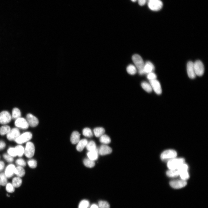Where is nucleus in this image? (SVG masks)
Instances as JSON below:
<instances>
[{
	"mask_svg": "<svg viewBox=\"0 0 208 208\" xmlns=\"http://www.w3.org/2000/svg\"><path fill=\"white\" fill-rule=\"evenodd\" d=\"M15 168L14 165L13 164H10L7 166L4 173L7 178H10L13 175Z\"/></svg>",
	"mask_w": 208,
	"mask_h": 208,
	"instance_id": "17",
	"label": "nucleus"
},
{
	"mask_svg": "<svg viewBox=\"0 0 208 208\" xmlns=\"http://www.w3.org/2000/svg\"><path fill=\"white\" fill-rule=\"evenodd\" d=\"M3 157L8 162H11L14 160L13 157L8 154H3Z\"/></svg>",
	"mask_w": 208,
	"mask_h": 208,
	"instance_id": "43",
	"label": "nucleus"
},
{
	"mask_svg": "<svg viewBox=\"0 0 208 208\" xmlns=\"http://www.w3.org/2000/svg\"><path fill=\"white\" fill-rule=\"evenodd\" d=\"M184 162V159L183 158H175L168 161L167 166L170 170H175Z\"/></svg>",
	"mask_w": 208,
	"mask_h": 208,
	"instance_id": "1",
	"label": "nucleus"
},
{
	"mask_svg": "<svg viewBox=\"0 0 208 208\" xmlns=\"http://www.w3.org/2000/svg\"><path fill=\"white\" fill-rule=\"evenodd\" d=\"M177 155L176 152L172 149H169L164 151L161 155V158L163 161H168L175 158Z\"/></svg>",
	"mask_w": 208,
	"mask_h": 208,
	"instance_id": "2",
	"label": "nucleus"
},
{
	"mask_svg": "<svg viewBox=\"0 0 208 208\" xmlns=\"http://www.w3.org/2000/svg\"><path fill=\"white\" fill-rule=\"evenodd\" d=\"M126 70L127 72L131 75L136 74L137 71V69L134 65L130 64L127 67Z\"/></svg>",
	"mask_w": 208,
	"mask_h": 208,
	"instance_id": "23",
	"label": "nucleus"
},
{
	"mask_svg": "<svg viewBox=\"0 0 208 208\" xmlns=\"http://www.w3.org/2000/svg\"><path fill=\"white\" fill-rule=\"evenodd\" d=\"M14 174L17 177H23L25 174V171L23 167L19 166L16 167L15 168Z\"/></svg>",
	"mask_w": 208,
	"mask_h": 208,
	"instance_id": "21",
	"label": "nucleus"
},
{
	"mask_svg": "<svg viewBox=\"0 0 208 208\" xmlns=\"http://www.w3.org/2000/svg\"><path fill=\"white\" fill-rule=\"evenodd\" d=\"M7 183V177L4 173H0V185L4 186Z\"/></svg>",
	"mask_w": 208,
	"mask_h": 208,
	"instance_id": "33",
	"label": "nucleus"
},
{
	"mask_svg": "<svg viewBox=\"0 0 208 208\" xmlns=\"http://www.w3.org/2000/svg\"><path fill=\"white\" fill-rule=\"evenodd\" d=\"M21 115L20 111L18 108H14L13 109L12 116L13 119L16 120L21 117Z\"/></svg>",
	"mask_w": 208,
	"mask_h": 208,
	"instance_id": "26",
	"label": "nucleus"
},
{
	"mask_svg": "<svg viewBox=\"0 0 208 208\" xmlns=\"http://www.w3.org/2000/svg\"><path fill=\"white\" fill-rule=\"evenodd\" d=\"M15 148L17 155L19 157L22 156L24 152V148L21 145H18L16 146Z\"/></svg>",
	"mask_w": 208,
	"mask_h": 208,
	"instance_id": "31",
	"label": "nucleus"
},
{
	"mask_svg": "<svg viewBox=\"0 0 208 208\" xmlns=\"http://www.w3.org/2000/svg\"><path fill=\"white\" fill-rule=\"evenodd\" d=\"M167 175L170 177H176L179 175V172L177 169L170 170L166 172Z\"/></svg>",
	"mask_w": 208,
	"mask_h": 208,
	"instance_id": "32",
	"label": "nucleus"
},
{
	"mask_svg": "<svg viewBox=\"0 0 208 208\" xmlns=\"http://www.w3.org/2000/svg\"><path fill=\"white\" fill-rule=\"evenodd\" d=\"M7 153L8 154L13 157H15L17 156L15 147H10L7 150Z\"/></svg>",
	"mask_w": 208,
	"mask_h": 208,
	"instance_id": "39",
	"label": "nucleus"
},
{
	"mask_svg": "<svg viewBox=\"0 0 208 208\" xmlns=\"http://www.w3.org/2000/svg\"><path fill=\"white\" fill-rule=\"evenodd\" d=\"M98 206L99 208H110L109 203L105 201H99L98 202Z\"/></svg>",
	"mask_w": 208,
	"mask_h": 208,
	"instance_id": "36",
	"label": "nucleus"
},
{
	"mask_svg": "<svg viewBox=\"0 0 208 208\" xmlns=\"http://www.w3.org/2000/svg\"><path fill=\"white\" fill-rule=\"evenodd\" d=\"M139 4L140 6H143L145 4L147 0H138Z\"/></svg>",
	"mask_w": 208,
	"mask_h": 208,
	"instance_id": "45",
	"label": "nucleus"
},
{
	"mask_svg": "<svg viewBox=\"0 0 208 208\" xmlns=\"http://www.w3.org/2000/svg\"><path fill=\"white\" fill-rule=\"evenodd\" d=\"M157 77L156 74L153 72L147 74V78L149 81L156 79Z\"/></svg>",
	"mask_w": 208,
	"mask_h": 208,
	"instance_id": "42",
	"label": "nucleus"
},
{
	"mask_svg": "<svg viewBox=\"0 0 208 208\" xmlns=\"http://www.w3.org/2000/svg\"><path fill=\"white\" fill-rule=\"evenodd\" d=\"M88 142L87 140L85 139L80 140L77 143L76 146V149L77 151L79 152L82 151L86 146Z\"/></svg>",
	"mask_w": 208,
	"mask_h": 208,
	"instance_id": "20",
	"label": "nucleus"
},
{
	"mask_svg": "<svg viewBox=\"0 0 208 208\" xmlns=\"http://www.w3.org/2000/svg\"><path fill=\"white\" fill-rule=\"evenodd\" d=\"M131 0L133 2H135L137 0Z\"/></svg>",
	"mask_w": 208,
	"mask_h": 208,
	"instance_id": "48",
	"label": "nucleus"
},
{
	"mask_svg": "<svg viewBox=\"0 0 208 208\" xmlns=\"http://www.w3.org/2000/svg\"><path fill=\"white\" fill-rule=\"evenodd\" d=\"M132 59L135 66L138 71L143 69L144 63L140 55L135 54L132 56Z\"/></svg>",
	"mask_w": 208,
	"mask_h": 208,
	"instance_id": "3",
	"label": "nucleus"
},
{
	"mask_svg": "<svg viewBox=\"0 0 208 208\" xmlns=\"http://www.w3.org/2000/svg\"><path fill=\"white\" fill-rule=\"evenodd\" d=\"M90 208H99V207L96 204H93L91 205Z\"/></svg>",
	"mask_w": 208,
	"mask_h": 208,
	"instance_id": "47",
	"label": "nucleus"
},
{
	"mask_svg": "<svg viewBox=\"0 0 208 208\" xmlns=\"http://www.w3.org/2000/svg\"><path fill=\"white\" fill-rule=\"evenodd\" d=\"M148 5L151 10L157 11L160 10L162 8L163 3L160 0L149 1Z\"/></svg>",
	"mask_w": 208,
	"mask_h": 208,
	"instance_id": "4",
	"label": "nucleus"
},
{
	"mask_svg": "<svg viewBox=\"0 0 208 208\" xmlns=\"http://www.w3.org/2000/svg\"><path fill=\"white\" fill-rule=\"evenodd\" d=\"M100 137V141L104 144H108L111 142L110 138L106 135L104 134Z\"/></svg>",
	"mask_w": 208,
	"mask_h": 208,
	"instance_id": "27",
	"label": "nucleus"
},
{
	"mask_svg": "<svg viewBox=\"0 0 208 208\" xmlns=\"http://www.w3.org/2000/svg\"><path fill=\"white\" fill-rule=\"evenodd\" d=\"M152 90L157 94H161L162 90L161 85L157 79L149 81Z\"/></svg>",
	"mask_w": 208,
	"mask_h": 208,
	"instance_id": "9",
	"label": "nucleus"
},
{
	"mask_svg": "<svg viewBox=\"0 0 208 208\" xmlns=\"http://www.w3.org/2000/svg\"><path fill=\"white\" fill-rule=\"evenodd\" d=\"M149 1H153V0H148Z\"/></svg>",
	"mask_w": 208,
	"mask_h": 208,
	"instance_id": "49",
	"label": "nucleus"
},
{
	"mask_svg": "<svg viewBox=\"0 0 208 208\" xmlns=\"http://www.w3.org/2000/svg\"><path fill=\"white\" fill-rule=\"evenodd\" d=\"M141 86L142 88L148 92H151L153 90L150 83L146 81L142 82Z\"/></svg>",
	"mask_w": 208,
	"mask_h": 208,
	"instance_id": "25",
	"label": "nucleus"
},
{
	"mask_svg": "<svg viewBox=\"0 0 208 208\" xmlns=\"http://www.w3.org/2000/svg\"><path fill=\"white\" fill-rule=\"evenodd\" d=\"M187 184L185 180H176L171 181L170 182V186L173 188L176 189H180L185 186Z\"/></svg>",
	"mask_w": 208,
	"mask_h": 208,
	"instance_id": "11",
	"label": "nucleus"
},
{
	"mask_svg": "<svg viewBox=\"0 0 208 208\" xmlns=\"http://www.w3.org/2000/svg\"><path fill=\"white\" fill-rule=\"evenodd\" d=\"M27 163L29 166L32 168H35L37 165L36 161L34 159H31L27 161Z\"/></svg>",
	"mask_w": 208,
	"mask_h": 208,
	"instance_id": "40",
	"label": "nucleus"
},
{
	"mask_svg": "<svg viewBox=\"0 0 208 208\" xmlns=\"http://www.w3.org/2000/svg\"><path fill=\"white\" fill-rule=\"evenodd\" d=\"M194 66L196 75L201 76L204 74V66L203 62L200 60H197L194 62Z\"/></svg>",
	"mask_w": 208,
	"mask_h": 208,
	"instance_id": "5",
	"label": "nucleus"
},
{
	"mask_svg": "<svg viewBox=\"0 0 208 208\" xmlns=\"http://www.w3.org/2000/svg\"><path fill=\"white\" fill-rule=\"evenodd\" d=\"M5 142L2 140H0V150L3 149L5 147Z\"/></svg>",
	"mask_w": 208,
	"mask_h": 208,
	"instance_id": "44",
	"label": "nucleus"
},
{
	"mask_svg": "<svg viewBox=\"0 0 208 208\" xmlns=\"http://www.w3.org/2000/svg\"><path fill=\"white\" fill-rule=\"evenodd\" d=\"M12 116L8 111H4L0 113V123L5 125L9 122L11 120Z\"/></svg>",
	"mask_w": 208,
	"mask_h": 208,
	"instance_id": "8",
	"label": "nucleus"
},
{
	"mask_svg": "<svg viewBox=\"0 0 208 208\" xmlns=\"http://www.w3.org/2000/svg\"><path fill=\"white\" fill-rule=\"evenodd\" d=\"M14 124L16 127L22 129H27L29 126L26 120L21 117L16 120Z\"/></svg>",
	"mask_w": 208,
	"mask_h": 208,
	"instance_id": "12",
	"label": "nucleus"
},
{
	"mask_svg": "<svg viewBox=\"0 0 208 208\" xmlns=\"http://www.w3.org/2000/svg\"><path fill=\"white\" fill-rule=\"evenodd\" d=\"M89 201L86 200H81L79 203L78 208H88L89 206Z\"/></svg>",
	"mask_w": 208,
	"mask_h": 208,
	"instance_id": "38",
	"label": "nucleus"
},
{
	"mask_svg": "<svg viewBox=\"0 0 208 208\" xmlns=\"http://www.w3.org/2000/svg\"><path fill=\"white\" fill-rule=\"evenodd\" d=\"M105 130L102 127H97L94 129L93 132L95 136L100 137L103 135L105 132Z\"/></svg>",
	"mask_w": 208,
	"mask_h": 208,
	"instance_id": "22",
	"label": "nucleus"
},
{
	"mask_svg": "<svg viewBox=\"0 0 208 208\" xmlns=\"http://www.w3.org/2000/svg\"><path fill=\"white\" fill-rule=\"evenodd\" d=\"M86 146L89 151L94 150L96 148V144L93 141H90L88 142Z\"/></svg>",
	"mask_w": 208,
	"mask_h": 208,
	"instance_id": "30",
	"label": "nucleus"
},
{
	"mask_svg": "<svg viewBox=\"0 0 208 208\" xmlns=\"http://www.w3.org/2000/svg\"><path fill=\"white\" fill-rule=\"evenodd\" d=\"M5 167V164L4 162L2 161H0V171L3 170Z\"/></svg>",
	"mask_w": 208,
	"mask_h": 208,
	"instance_id": "46",
	"label": "nucleus"
},
{
	"mask_svg": "<svg viewBox=\"0 0 208 208\" xmlns=\"http://www.w3.org/2000/svg\"><path fill=\"white\" fill-rule=\"evenodd\" d=\"M98 150L99 153L102 155L109 154L112 152L111 148L106 144L101 145Z\"/></svg>",
	"mask_w": 208,
	"mask_h": 208,
	"instance_id": "15",
	"label": "nucleus"
},
{
	"mask_svg": "<svg viewBox=\"0 0 208 208\" xmlns=\"http://www.w3.org/2000/svg\"><path fill=\"white\" fill-rule=\"evenodd\" d=\"M32 133L29 132H24L21 135L16 139L15 141L19 144H21L28 142L32 138Z\"/></svg>",
	"mask_w": 208,
	"mask_h": 208,
	"instance_id": "7",
	"label": "nucleus"
},
{
	"mask_svg": "<svg viewBox=\"0 0 208 208\" xmlns=\"http://www.w3.org/2000/svg\"><path fill=\"white\" fill-rule=\"evenodd\" d=\"M10 129V127L8 125L3 126L0 127V134L2 135L7 134Z\"/></svg>",
	"mask_w": 208,
	"mask_h": 208,
	"instance_id": "29",
	"label": "nucleus"
},
{
	"mask_svg": "<svg viewBox=\"0 0 208 208\" xmlns=\"http://www.w3.org/2000/svg\"><path fill=\"white\" fill-rule=\"evenodd\" d=\"M83 163L86 166L89 168H92L95 165L94 161L91 160L88 158L85 159L83 161Z\"/></svg>",
	"mask_w": 208,
	"mask_h": 208,
	"instance_id": "28",
	"label": "nucleus"
},
{
	"mask_svg": "<svg viewBox=\"0 0 208 208\" xmlns=\"http://www.w3.org/2000/svg\"><path fill=\"white\" fill-rule=\"evenodd\" d=\"M82 133L84 136L88 137H91L93 136L92 131L89 128H84L83 130Z\"/></svg>",
	"mask_w": 208,
	"mask_h": 208,
	"instance_id": "35",
	"label": "nucleus"
},
{
	"mask_svg": "<svg viewBox=\"0 0 208 208\" xmlns=\"http://www.w3.org/2000/svg\"><path fill=\"white\" fill-rule=\"evenodd\" d=\"M26 120L29 125L32 127L36 126L39 123L37 118L31 114H28L27 115Z\"/></svg>",
	"mask_w": 208,
	"mask_h": 208,
	"instance_id": "14",
	"label": "nucleus"
},
{
	"mask_svg": "<svg viewBox=\"0 0 208 208\" xmlns=\"http://www.w3.org/2000/svg\"><path fill=\"white\" fill-rule=\"evenodd\" d=\"M5 189L6 191L8 192L11 193L14 192L15 187L12 183H7L5 185Z\"/></svg>",
	"mask_w": 208,
	"mask_h": 208,
	"instance_id": "37",
	"label": "nucleus"
},
{
	"mask_svg": "<svg viewBox=\"0 0 208 208\" xmlns=\"http://www.w3.org/2000/svg\"><path fill=\"white\" fill-rule=\"evenodd\" d=\"M35 151V146L33 143L28 142L24 148V154L28 158H31L34 155Z\"/></svg>",
	"mask_w": 208,
	"mask_h": 208,
	"instance_id": "6",
	"label": "nucleus"
},
{
	"mask_svg": "<svg viewBox=\"0 0 208 208\" xmlns=\"http://www.w3.org/2000/svg\"><path fill=\"white\" fill-rule=\"evenodd\" d=\"M98 150L96 148L95 150L88 151L87 155L89 159L94 161L97 159L98 157Z\"/></svg>",
	"mask_w": 208,
	"mask_h": 208,
	"instance_id": "19",
	"label": "nucleus"
},
{
	"mask_svg": "<svg viewBox=\"0 0 208 208\" xmlns=\"http://www.w3.org/2000/svg\"><path fill=\"white\" fill-rule=\"evenodd\" d=\"M16 164L19 166L22 167H24L26 165V163L25 161L22 158L17 159L15 162Z\"/></svg>",
	"mask_w": 208,
	"mask_h": 208,
	"instance_id": "41",
	"label": "nucleus"
},
{
	"mask_svg": "<svg viewBox=\"0 0 208 208\" xmlns=\"http://www.w3.org/2000/svg\"></svg>",
	"mask_w": 208,
	"mask_h": 208,
	"instance_id": "50",
	"label": "nucleus"
},
{
	"mask_svg": "<svg viewBox=\"0 0 208 208\" xmlns=\"http://www.w3.org/2000/svg\"><path fill=\"white\" fill-rule=\"evenodd\" d=\"M182 179L186 180L189 178V175L187 172V170H183L179 172Z\"/></svg>",
	"mask_w": 208,
	"mask_h": 208,
	"instance_id": "34",
	"label": "nucleus"
},
{
	"mask_svg": "<svg viewBox=\"0 0 208 208\" xmlns=\"http://www.w3.org/2000/svg\"><path fill=\"white\" fill-rule=\"evenodd\" d=\"M80 134L77 131H74L72 133L70 138L71 143L75 144L80 140Z\"/></svg>",
	"mask_w": 208,
	"mask_h": 208,
	"instance_id": "18",
	"label": "nucleus"
},
{
	"mask_svg": "<svg viewBox=\"0 0 208 208\" xmlns=\"http://www.w3.org/2000/svg\"><path fill=\"white\" fill-rule=\"evenodd\" d=\"M20 135L19 130L16 128L11 129L7 134V138L10 141L15 140Z\"/></svg>",
	"mask_w": 208,
	"mask_h": 208,
	"instance_id": "10",
	"label": "nucleus"
},
{
	"mask_svg": "<svg viewBox=\"0 0 208 208\" xmlns=\"http://www.w3.org/2000/svg\"><path fill=\"white\" fill-rule=\"evenodd\" d=\"M22 183L21 179L20 177H17L13 179L12 183L15 187H18L21 186Z\"/></svg>",
	"mask_w": 208,
	"mask_h": 208,
	"instance_id": "24",
	"label": "nucleus"
},
{
	"mask_svg": "<svg viewBox=\"0 0 208 208\" xmlns=\"http://www.w3.org/2000/svg\"><path fill=\"white\" fill-rule=\"evenodd\" d=\"M187 71L189 77L191 79H194L196 77L194 66V62L191 61L188 62L187 64Z\"/></svg>",
	"mask_w": 208,
	"mask_h": 208,
	"instance_id": "13",
	"label": "nucleus"
},
{
	"mask_svg": "<svg viewBox=\"0 0 208 208\" xmlns=\"http://www.w3.org/2000/svg\"><path fill=\"white\" fill-rule=\"evenodd\" d=\"M155 66L150 61H147L144 63L143 70L145 74L153 72Z\"/></svg>",
	"mask_w": 208,
	"mask_h": 208,
	"instance_id": "16",
	"label": "nucleus"
}]
</instances>
